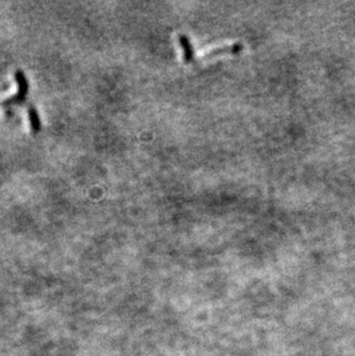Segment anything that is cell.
<instances>
[{
  "instance_id": "6da1fadb",
  "label": "cell",
  "mask_w": 355,
  "mask_h": 356,
  "mask_svg": "<svg viewBox=\"0 0 355 356\" xmlns=\"http://www.w3.org/2000/svg\"><path fill=\"white\" fill-rule=\"evenodd\" d=\"M244 49V45L241 43H234V44H230V45H223V46H218L216 49H213L209 52L204 53L202 57L196 58L195 61L196 63H200L202 60H209L211 58L220 56V54H225V53H238Z\"/></svg>"
},
{
  "instance_id": "7a4b0ae2",
  "label": "cell",
  "mask_w": 355,
  "mask_h": 356,
  "mask_svg": "<svg viewBox=\"0 0 355 356\" xmlns=\"http://www.w3.org/2000/svg\"><path fill=\"white\" fill-rule=\"evenodd\" d=\"M16 81H18L19 84V91L18 94L13 97L8 98L7 101L4 102V105H13V104H18V103H21L25 101L26 95H27V90H28V83H27L26 76L23 75L22 71H16Z\"/></svg>"
},
{
  "instance_id": "3957f363",
  "label": "cell",
  "mask_w": 355,
  "mask_h": 356,
  "mask_svg": "<svg viewBox=\"0 0 355 356\" xmlns=\"http://www.w3.org/2000/svg\"><path fill=\"white\" fill-rule=\"evenodd\" d=\"M179 42L183 51V58L187 64L194 63L196 59L195 52H194V46L190 39L186 35H179Z\"/></svg>"
},
{
  "instance_id": "277c9868",
  "label": "cell",
  "mask_w": 355,
  "mask_h": 356,
  "mask_svg": "<svg viewBox=\"0 0 355 356\" xmlns=\"http://www.w3.org/2000/svg\"><path fill=\"white\" fill-rule=\"evenodd\" d=\"M29 118H30V124H32L33 131L37 133L40 128V121H39L38 114H37L36 109L32 107V106L29 107Z\"/></svg>"
}]
</instances>
